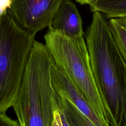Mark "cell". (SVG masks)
Instances as JSON below:
<instances>
[{"mask_svg": "<svg viewBox=\"0 0 126 126\" xmlns=\"http://www.w3.org/2000/svg\"><path fill=\"white\" fill-rule=\"evenodd\" d=\"M54 63L46 45L34 40L13 107L21 126H53L54 113L59 107L52 82Z\"/></svg>", "mask_w": 126, "mask_h": 126, "instance_id": "obj_2", "label": "cell"}, {"mask_svg": "<svg viewBox=\"0 0 126 126\" xmlns=\"http://www.w3.org/2000/svg\"><path fill=\"white\" fill-rule=\"evenodd\" d=\"M58 102L70 126H89V120L66 99L58 94Z\"/></svg>", "mask_w": 126, "mask_h": 126, "instance_id": "obj_10", "label": "cell"}, {"mask_svg": "<svg viewBox=\"0 0 126 126\" xmlns=\"http://www.w3.org/2000/svg\"><path fill=\"white\" fill-rule=\"evenodd\" d=\"M0 126H21L19 122L9 117L5 113H0Z\"/></svg>", "mask_w": 126, "mask_h": 126, "instance_id": "obj_11", "label": "cell"}, {"mask_svg": "<svg viewBox=\"0 0 126 126\" xmlns=\"http://www.w3.org/2000/svg\"><path fill=\"white\" fill-rule=\"evenodd\" d=\"M49 28L69 37L83 36L84 34L81 16L71 0L63 1Z\"/></svg>", "mask_w": 126, "mask_h": 126, "instance_id": "obj_7", "label": "cell"}, {"mask_svg": "<svg viewBox=\"0 0 126 126\" xmlns=\"http://www.w3.org/2000/svg\"><path fill=\"white\" fill-rule=\"evenodd\" d=\"M108 26L115 44L126 63V17L109 19Z\"/></svg>", "mask_w": 126, "mask_h": 126, "instance_id": "obj_9", "label": "cell"}, {"mask_svg": "<svg viewBox=\"0 0 126 126\" xmlns=\"http://www.w3.org/2000/svg\"><path fill=\"white\" fill-rule=\"evenodd\" d=\"M7 12L0 20V113L14 105L34 41Z\"/></svg>", "mask_w": 126, "mask_h": 126, "instance_id": "obj_4", "label": "cell"}, {"mask_svg": "<svg viewBox=\"0 0 126 126\" xmlns=\"http://www.w3.org/2000/svg\"><path fill=\"white\" fill-rule=\"evenodd\" d=\"M44 38L55 65L69 78L97 115L110 126H116L99 93L83 36L69 37L49 28Z\"/></svg>", "mask_w": 126, "mask_h": 126, "instance_id": "obj_3", "label": "cell"}, {"mask_svg": "<svg viewBox=\"0 0 126 126\" xmlns=\"http://www.w3.org/2000/svg\"><path fill=\"white\" fill-rule=\"evenodd\" d=\"M89 5L92 11L99 12L107 19L126 17V0H93Z\"/></svg>", "mask_w": 126, "mask_h": 126, "instance_id": "obj_8", "label": "cell"}, {"mask_svg": "<svg viewBox=\"0 0 126 126\" xmlns=\"http://www.w3.org/2000/svg\"><path fill=\"white\" fill-rule=\"evenodd\" d=\"M85 37L100 95L110 111L116 126H126V63L103 14L94 12Z\"/></svg>", "mask_w": 126, "mask_h": 126, "instance_id": "obj_1", "label": "cell"}, {"mask_svg": "<svg viewBox=\"0 0 126 126\" xmlns=\"http://www.w3.org/2000/svg\"><path fill=\"white\" fill-rule=\"evenodd\" d=\"M11 3V0H0V20L2 16L7 13Z\"/></svg>", "mask_w": 126, "mask_h": 126, "instance_id": "obj_12", "label": "cell"}, {"mask_svg": "<svg viewBox=\"0 0 126 126\" xmlns=\"http://www.w3.org/2000/svg\"><path fill=\"white\" fill-rule=\"evenodd\" d=\"M81 4H89L93 0H75Z\"/></svg>", "mask_w": 126, "mask_h": 126, "instance_id": "obj_15", "label": "cell"}, {"mask_svg": "<svg viewBox=\"0 0 126 126\" xmlns=\"http://www.w3.org/2000/svg\"><path fill=\"white\" fill-rule=\"evenodd\" d=\"M59 109H60V115H61L62 126H70L68 124V123L66 118H65V116L64 114H63V112L62 111V110L60 109V107H59Z\"/></svg>", "mask_w": 126, "mask_h": 126, "instance_id": "obj_14", "label": "cell"}, {"mask_svg": "<svg viewBox=\"0 0 126 126\" xmlns=\"http://www.w3.org/2000/svg\"><path fill=\"white\" fill-rule=\"evenodd\" d=\"M53 126H62L59 107L55 111L54 119V121H53Z\"/></svg>", "mask_w": 126, "mask_h": 126, "instance_id": "obj_13", "label": "cell"}, {"mask_svg": "<svg viewBox=\"0 0 126 126\" xmlns=\"http://www.w3.org/2000/svg\"><path fill=\"white\" fill-rule=\"evenodd\" d=\"M63 0H11L7 12L22 29L35 36L49 28Z\"/></svg>", "mask_w": 126, "mask_h": 126, "instance_id": "obj_5", "label": "cell"}, {"mask_svg": "<svg viewBox=\"0 0 126 126\" xmlns=\"http://www.w3.org/2000/svg\"><path fill=\"white\" fill-rule=\"evenodd\" d=\"M51 75L53 87L59 95L74 105L94 126H110L97 115L69 78L54 63Z\"/></svg>", "mask_w": 126, "mask_h": 126, "instance_id": "obj_6", "label": "cell"}]
</instances>
